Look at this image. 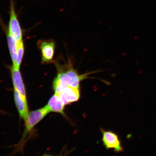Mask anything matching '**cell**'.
I'll return each mask as SVG.
<instances>
[{
    "label": "cell",
    "instance_id": "11",
    "mask_svg": "<svg viewBox=\"0 0 156 156\" xmlns=\"http://www.w3.org/2000/svg\"><path fill=\"white\" fill-rule=\"evenodd\" d=\"M24 44L23 40L18 42L17 52V60L16 63L14 66L20 68L22 61L23 55H24Z\"/></svg>",
    "mask_w": 156,
    "mask_h": 156
},
{
    "label": "cell",
    "instance_id": "9",
    "mask_svg": "<svg viewBox=\"0 0 156 156\" xmlns=\"http://www.w3.org/2000/svg\"><path fill=\"white\" fill-rule=\"evenodd\" d=\"M65 106L58 95L55 93L51 98L47 105L50 112L59 113L64 116H65Z\"/></svg>",
    "mask_w": 156,
    "mask_h": 156
},
{
    "label": "cell",
    "instance_id": "2",
    "mask_svg": "<svg viewBox=\"0 0 156 156\" xmlns=\"http://www.w3.org/2000/svg\"><path fill=\"white\" fill-rule=\"evenodd\" d=\"M10 1V19L9 23V34L17 42L22 41V30L16 13L13 0Z\"/></svg>",
    "mask_w": 156,
    "mask_h": 156
},
{
    "label": "cell",
    "instance_id": "7",
    "mask_svg": "<svg viewBox=\"0 0 156 156\" xmlns=\"http://www.w3.org/2000/svg\"><path fill=\"white\" fill-rule=\"evenodd\" d=\"M12 80L14 89L18 91L21 96L27 99L26 91L20 68L13 66L11 68Z\"/></svg>",
    "mask_w": 156,
    "mask_h": 156
},
{
    "label": "cell",
    "instance_id": "10",
    "mask_svg": "<svg viewBox=\"0 0 156 156\" xmlns=\"http://www.w3.org/2000/svg\"><path fill=\"white\" fill-rule=\"evenodd\" d=\"M7 40L13 66H15L17 60V52L18 42L15 40L9 32H8L7 34Z\"/></svg>",
    "mask_w": 156,
    "mask_h": 156
},
{
    "label": "cell",
    "instance_id": "1",
    "mask_svg": "<svg viewBox=\"0 0 156 156\" xmlns=\"http://www.w3.org/2000/svg\"><path fill=\"white\" fill-rule=\"evenodd\" d=\"M50 112L47 105L42 108L32 111L29 113L28 118L25 122V127L23 132L22 137L19 145L20 146L23 143L27 134L30 132L32 129L41 122L47 115Z\"/></svg>",
    "mask_w": 156,
    "mask_h": 156
},
{
    "label": "cell",
    "instance_id": "6",
    "mask_svg": "<svg viewBox=\"0 0 156 156\" xmlns=\"http://www.w3.org/2000/svg\"><path fill=\"white\" fill-rule=\"evenodd\" d=\"M57 95L64 105L71 104L79 100L81 97L80 88L72 87L68 85L59 94Z\"/></svg>",
    "mask_w": 156,
    "mask_h": 156
},
{
    "label": "cell",
    "instance_id": "4",
    "mask_svg": "<svg viewBox=\"0 0 156 156\" xmlns=\"http://www.w3.org/2000/svg\"><path fill=\"white\" fill-rule=\"evenodd\" d=\"M102 134V141L103 145L107 149H113L116 153L123 151L121 142L119 136L112 131H106L101 130Z\"/></svg>",
    "mask_w": 156,
    "mask_h": 156
},
{
    "label": "cell",
    "instance_id": "8",
    "mask_svg": "<svg viewBox=\"0 0 156 156\" xmlns=\"http://www.w3.org/2000/svg\"><path fill=\"white\" fill-rule=\"evenodd\" d=\"M14 98L19 116L25 121L29 113L27 100L23 98L18 91L15 89L14 90Z\"/></svg>",
    "mask_w": 156,
    "mask_h": 156
},
{
    "label": "cell",
    "instance_id": "5",
    "mask_svg": "<svg viewBox=\"0 0 156 156\" xmlns=\"http://www.w3.org/2000/svg\"><path fill=\"white\" fill-rule=\"evenodd\" d=\"M38 46L42 55V63L48 64L53 60L55 44L52 40H41L38 42Z\"/></svg>",
    "mask_w": 156,
    "mask_h": 156
},
{
    "label": "cell",
    "instance_id": "3",
    "mask_svg": "<svg viewBox=\"0 0 156 156\" xmlns=\"http://www.w3.org/2000/svg\"><path fill=\"white\" fill-rule=\"evenodd\" d=\"M64 66L67 75L68 85L72 87L80 88V84L81 81L88 78L87 76L90 73L80 75L76 70L75 69L73 63L70 60L68 63Z\"/></svg>",
    "mask_w": 156,
    "mask_h": 156
}]
</instances>
